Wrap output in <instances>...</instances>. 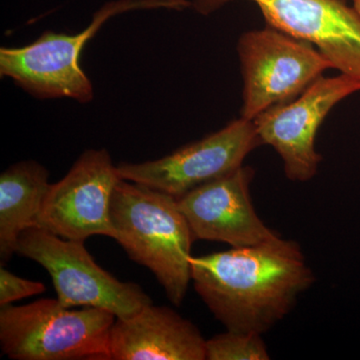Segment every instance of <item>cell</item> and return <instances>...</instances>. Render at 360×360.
Returning a JSON list of instances; mask_svg holds the SVG:
<instances>
[{"instance_id": "cell-10", "label": "cell", "mask_w": 360, "mask_h": 360, "mask_svg": "<svg viewBox=\"0 0 360 360\" xmlns=\"http://www.w3.org/2000/svg\"><path fill=\"white\" fill-rule=\"evenodd\" d=\"M231 0H193L208 14ZM271 27L316 45L341 73L360 80V16L345 0H251Z\"/></svg>"}, {"instance_id": "cell-3", "label": "cell", "mask_w": 360, "mask_h": 360, "mask_svg": "<svg viewBox=\"0 0 360 360\" xmlns=\"http://www.w3.org/2000/svg\"><path fill=\"white\" fill-rule=\"evenodd\" d=\"M116 317L94 307L68 309L58 298L0 307V347L13 360H108Z\"/></svg>"}, {"instance_id": "cell-15", "label": "cell", "mask_w": 360, "mask_h": 360, "mask_svg": "<svg viewBox=\"0 0 360 360\" xmlns=\"http://www.w3.org/2000/svg\"><path fill=\"white\" fill-rule=\"evenodd\" d=\"M45 290L46 288L40 281L15 276L4 266L0 269V307L13 304L30 296L41 295Z\"/></svg>"}, {"instance_id": "cell-11", "label": "cell", "mask_w": 360, "mask_h": 360, "mask_svg": "<svg viewBox=\"0 0 360 360\" xmlns=\"http://www.w3.org/2000/svg\"><path fill=\"white\" fill-rule=\"evenodd\" d=\"M252 168L203 184L177 200L194 239L219 241L231 248L262 245L279 236L264 224L251 201Z\"/></svg>"}, {"instance_id": "cell-4", "label": "cell", "mask_w": 360, "mask_h": 360, "mask_svg": "<svg viewBox=\"0 0 360 360\" xmlns=\"http://www.w3.org/2000/svg\"><path fill=\"white\" fill-rule=\"evenodd\" d=\"M186 0H116L104 4L90 25L77 34L46 32L32 44L0 49V75L41 99L71 98L82 103L94 99V86L80 68L84 45L101 26L118 14L139 9H179Z\"/></svg>"}, {"instance_id": "cell-7", "label": "cell", "mask_w": 360, "mask_h": 360, "mask_svg": "<svg viewBox=\"0 0 360 360\" xmlns=\"http://www.w3.org/2000/svg\"><path fill=\"white\" fill-rule=\"evenodd\" d=\"M253 120L241 117L200 141L160 160L117 165L122 179L179 198L203 184L232 174L262 146Z\"/></svg>"}, {"instance_id": "cell-16", "label": "cell", "mask_w": 360, "mask_h": 360, "mask_svg": "<svg viewBox=\"0 0 360 360\" xmlns=\"http://www.w3.org/2000/svg\"><path fill=\"white\" fill-rule=\"evenodd\" d=\"M352 4H354V11H356L360 16V0H352Z\"/></svg>"}, {"instance_id": "cell-9", "label": "cell", "mask_w": 360, "mask_h": 360, "mask_svg": "<svg viewBox=\"0 0 360 360\" xmlns=\"http://www.w3.org/2000/svg\"><path fill=\"white\" fill-rule=\"evenodd\" d=\"M360 91V80L341 73L319 77L302 96L279 104L253 120L262 144L276 149L291 181H309L317 174L321 155L315 150L317 130L336 103Z\"/></svg>"}, {"instance_id": "cell-5", "label": "cell", "mask_w": 360, "mask_h": 360, "mask_svg": "<svg viewBox=\"0 0 360 360\" xmlns=\"http://www.w3.org/2000/svg\"><path fill=\"white\" fill-rule=\"evenodd\" d=\"M16 253L49 272L59 302L68 309L94 307L127 319L153 303L139 284L118 281L99 266L84 241L32 226L21 233Z\"/></svg>"}, {"instance_id": "cell-8", "label": "cell", "mask_w": 360, "mask_h": 360, "mask_svg": "<svg viewBox=\"0 0 360 360\" xmlns=\"http://www.w3.org/2000/svg\"><path fill=\"white\" fill-rule=\"evenodd\" d=\"M120 179L106 149H89L63 179L49 186L35 226L84 243L96 236L115 239L110 206Z\"/></svg>"}, {"instance_id": "cell-2", "label": "cell", "mask_w": 360, "mask_h": 360, "mask_svg": "<svg viewBox=\"0 0 360 360\" xmlns=\"http://www.w3.org/2000/svg\"><path fill=\"white\" fill-rule=\"evenodd\" d=\"M117 241L130 259L153 272L168 300L180 307L191 281L194 236L176 198L120 179L110 206Z\"/></svg>"}, {"instance_id": "cell-6", "label": "cell", "mask_w": 360, "mask_h": 360, "mask_svg": "<svg viewBox=\"0 0 360 360\" xmlns=\"http://www.w3.org/2000/svg\"><path fill=\"white\" fill-rule=\"evenodd\" d=\"M238 49L245 77L241 117L248 120L290 103L333 68L314 44L274 27L245 33Z\"/></svg>"}, {"instance_id": "cell-1", "label": "cell", "mask_w": 360, "mask_h": 360, "mask_svg": "<svg viewBox=\"0 0 360 360\" xmlns=\"http://www.w3.org/2000/svg\"><path fill=\"white\" fill-rule=\"evenodd\" d=\"M315 281L300 243L281 236L191 258L194 290L226 330L264 335Z\"/></svg>"}, {"instance_id": "cell-12", "label": "cell", "mask_w": 360, "mask_h": 360, "mask_svg": "<svg viewBox=\"0 0 360 360\" xmlns=\"http://www.w3.org/2000/svg\"><path fill=\"white\" fill-rule=\"evenodd\" d=\"M108 360H206L198 326L167 307L146 305L110 328Z\"/></svg>"}, {"instance_id": "cell-13", "label": "cell", "mask_w": 360, "mask_h": 360, "mask_svg": "<svg viewBox=\"0 0 360 360\" xmlns=\"http://www.w3.org/2000/svg\"><path fill=\"white\" fill-rule=\"evenodd\" d=\"M49 172L37 161L15 163L0 176V258L16 253L21 233L35 226L51 184Z\"/></svg>"}, {"instance_id": "cell-14", "label": "cell", "mask_w": 360, "mask_h": 360, "mask_svg": "<svg viewBox=\"0 0 360 360\" xmlns=\"http://www.w3.org/2000/svg\"><path fill=\"white\" fill-rule=\"evenodd\" d=\"M207 360H269L262 335L226 330L206 340Z\"/></svg>"}]
</instances>
